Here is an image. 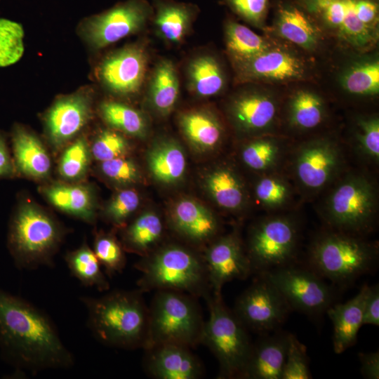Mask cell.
Segmentation results:
<instances>
[{
  "instance_id": "ba28073f",
  "label": "cell",
  "mask_w": 379,
  "mask_h": 379,
  "mask_svg": "<svg viewBox=\"0 0 379 379\" xmlns=\"http://www.w3.org/2000/svg\"><path fill=\"white\" fill-rule=\"evenodd\" d=\"M205 299L209 317L204 322L201 343L218 359L219 378H241L253 345L246 328L224 304L222 295L211 293Z\"/></svg>"
},
{
  "instance_id": "484cf974",
  "label": "cell",
  "mask_w": 379,
  "mask_h": 379,
  "mask_svg": "<svg viewBox=\"0 0 379 379\" xmlns=\"http://www.w3.org/2000/svg\"><path fill=\"white\" fill-rule=\"evenodd\" d=\"M368 286L364 285L349 301L329 307L326 312L333 325V343L335 353L340 354L352 346L363 326V312Z\"/></svg>"
},
{
  "instance_id": "f6af8a7d",
  "label": "cell",
  "mask_w": 379,
  "mask_h": 379,
  "mask_svg": "<svg viewBox=\"0 0 379 379\" xmlns=\"http://www.w3.org/2000/svg\"><path fill=\"white\" fill-rule=\"evenodd\" d=\"M255 196L260 203L270 208L284 205L289 199L290 189L287 183L276 176L262 178L256 183Z\"/></svg>"
},
{
  "instance_id": "e575fe53",
  "label": "cell",
  "mask_w": 379,
  "mask_h": 379,
  "mask_svg": "<svg viewBox=\"0 0 379 379\" xmlns=\"http://www.w3.org/2000/svg\"><path fill=\"white\" fill-rule=\"evenodd\" d=\"M65 260L71 274L82 285L94 287L100 291L109 289V283L98 259L86 242L76 250L68 252Z\"/></svg>"
},
{
  "instance_id": "8992f818",
  "label": "cell",
  "mask_w": 379,
  "mask_h": 379,
  "mask_svg": "<svg viewBox=\"0 0 379 379\" xmlns=\"http://www.w3.org/2000/svg\"><path fill=\"white\" fill-rule=\"evenodd\" d=\"M195 297L182 292L156 291L149 310L144 350L162 344L190 349L201 344L204 321Z\"/></svg>"
},
{
  "instance_id": "836d02e7",
  "label": "cell",
  "mask_w": 379,
  "mask_h": 379,
  "mask_svg": "<svg viewBox=\"0 0 379 379\" xmlns=\"http://www.w3.org/2000/svg\"><path fill=\"white\" fill-rule=\"evenodd\" d=\"M342 88L357 96H372L379 93V60L376 57L357 60L345 67L340 77Z\"/></svg>"
},
{
  "instance_id": "8d00e7d4",
  "label": "cell",
  "mask_w": 379,
  "mask_h": 379,
  "mask_svg": "<svg viewBox=\"0 0 379 379\" xmlns=\"http://www.w3.org/2000/svg\"><path fill=\"white\" fill-rule=\"evenodd\" d=\"M99 111L105 122L113 128L133 137L146 135L147 123L138 109L120 102L107 100L100 103Z\"/></svg>"
},
{
  "instance_id": "ffe728a7",
  "label": "cell",
  "mask_w": 379,
  "mask_h": 379,
  "mask_svg": "<svg viewBox=\"0 0 379 379\" xmlns=\"http://www.w3.org/2000/svg\"><path fill=\"white\" fill-rule=\"evenodd\" d=\"M273 29L281 39L307 51H316L324 39L322 28L295 1H284L278 4Z\"/></svg>"
},
{
  "instance_id": "d6986e66",
  "label": "cell",
  "mask_w": 379,
  "mask_h": 379,
  "mask_svg": "<svg viewBox=\"0 0 379 379\" xmlns=\"http://www.w3.org/2000/svg\"><path fill=\"white\" fill-rule=\"evenodd\" d=\"M278 102L269 91L252 88L235 95L227 107L228 116L235 128L252 134L269 129L274 123Z\"/></svg>"
},
{
  "instance_id": "6da1fadb",
  "label": "cell",
  "mask_w": 379,
  "mask_h": 379,
  "mask_svg": "<svg viewBox=\"0 0 379 379\" xmlns=\"http://www.w3.org/2000/svg\"><path fill=\"white\" fill-rule=\"evenodd\" d=\"M0 353L18 372L34 375L74 364L48 315L27 300L0 288Z\"/></svg>"
},
{
  "instance_id": "7bdbcfd3",
  "label": "cell",
  "mask_w": 379,
  "mask_h": 379,
  "mask_svg": "<svg viewBox=\"0 0 379 379\" xmlns=\"http://www.w3.org/2000/svg\"><path fill=\"white\" fill-rule=\"evenodd\" d=\"M129 149L124 135L112 130H104L94 139L90 147L91 154L100 161L121 157Z\"/></svg>"
},
{
  "instance_id": "2e32d148",
  "label": "cell",
  "mask_w": 379,
  "mask_h": 379,
  "mask_svg": "<svg viewBox=\"0 0 379 379\" xmlns=\"http://www.w3.org/2000/svg\"><path fill=\"white\" fill-rule=\"evenodd\" d=\"M340 162V151L335 142L327 138L312 140L298 149L294 159L295 174L305 189L316 192L331 181Z\"/></svg>"
},
{
  "instance_id": "f35d334b",
  "label": "cell",
  "mask_w": 379,
  "mask_h": 379,
  "mask_svg": "<svg viewBox=\"0 0 379 379\" xmlns=\"http://www.w3.org/2000/svg\"><path fill=\"white\" fill-rule=\"evenodd\" d=\"M281 154V146L271 137H262L247 143L241 152L244 163L255 171H265L272 168Z\"/></svg>"
},
{
  "instance_id": "44dd1931",
  "label": "cell",
  "mask_w": 379,
  "mask_h": 379,
  "mask_svg": "<svg viewBox=\"0 0 379 379\" xmlns=\"http://www.w3.org/2000/svg\"><path fill=\"white\" fill-rule=\"evenodd\" d=\"M146 371L157 379H197L204 370L191 349L175 344H162L145 350Z\"/></svg>"
},
{
  "instance_id": "f1b7e54d",
  "label": "cell",
  "mask_w": 379,
  "mask_h": 379,
  "mask_svg": "<svg viewBox=\"0 0 379 379\" xmlns=\"http://www.w3.org/2000/svg\"><path fill=\"white\" fill-rule=\"evenodd\" d=\"M147 161L152 176L162 183L178 182L185 173V152L172 139L164 138L153 144L147 152Z\"/></svg>"
},
{
  "instance_id": "f546056e",
  "label": "cell",
  "mask_w": 379,
  "mask_h": 379,
  "mask_svg": "<svg viewBox=\"0 0 379 379\" xmlns=\"http://www.w3.org/2000/svg\"><path fill=\"white\" fill-rule=\"evenodd\" d=\"M179 126L187 140L199 151L211 150L220 142L223 129L218 118L206 109H193L182 113Z\"/></svg>"
},
{
  "instance_id": "ee69618b",
  "label": "cell",
  "mask_w": 379,
  "mask_h": 379,
  "mask_svg": "<svg viewBox=\"0 0 379 379\" xmlns=\"http://www.w3.org/2000/svg\"><path fill=\"white\" fill-rule=\"evenodd\" d=\"M311 378L305 347L292 334H288V347L282 379Z\"/></svg>"
},
{
  "instance_id": "30bf717a",
  "label": "cell",
  "mask_w": 379,
  "mask_h": 379,
  "mask_svg": "<svg viewBox=\"0 0 379 379\" xmlns=\"http://www.w3.org/2000/svg\"><path fill=\"white\" fill-rule=\"evenodd\" d=\"M153 7L147 0H126L84 19L82 38L93 49H102L142 30L152 20Z\"/></svg>"
},
{
  "instance_id": "d4e9b609",
  "label": "cell",
  "mask_w": 379,
  "mask_h": 379,
  "mask_svg": "<svg viewBox=\"0 0 379 379\" xmlns=\"http://www.w3.org/2000/svg\"><path fill=\"white\" fill-rule=\"evenodd\" d=\"M11 139L16 170L28 178L44 179L51 172V159L40 140L25 126L13 125Z\"/></svg>"
},
{
  "instance_id": "f5cc1de1",
  "label": "cell",
  "mask_w": 379,
  "mask_h": 379,
  "mask_svg": "<svg viewBox=\"0 0 379 379\" xmlns=\"http://www.w3.org/2000/svg\"><path fill=\"white\" fill-rule=\"evenodd\" d=\"M363 376L368 379L379 378V352L359 353Z\"/></svg>"
},
{
  "instance_id": "ac0fdd59",
  "label": "cell",
  "mask_w": 379,
  "mask_h": 379,
  "mask_svg": "<svg viewBox=\"0 0 379 379\" xmlns=\"http://www.w3.org/2000/svg\"><path fill=\"white\" fill-rule=\"evenodd\" d=\"M92 93L87 88L58 98L45 116L52 145L62 147L84 127L92 114Z\"/></svg>"
},
{
  "instance_id": "52a82bcc",
  "label": "cell",
  "mask_w": 379,
  "mask_h": 379,
  "mask_svg": "<svg viewBox=\"0 0 379 379\" xmlns=\"http://www.w3.org/2000/svg\"><path fill=\"white\" fill-rule=\"evenodd\" d=\"M375 246L343 232H325L313 241L310 262L314 272L339 284L366 273L376 261Z\"/></svg>"
},
{
  "instance_id": "c3c4849f",
  "label": "cell",
  "mask_w": 379,
  "mask_h": 379,
  "mask_svg": "<svg viewBox=\"0 0 379 379\" xmlns=\"http://www.w3.org/2000/svg\"><path fill=\"white\" fill-rule=\"evenodd\" d=\"M140 197L133 190L119 192L109 201L105 211L106 218L117 225H122L138 208Z\"/></svg>"
},
{
  "instance_id": "e0dca14e",
  "label": "cell",
  "mask_w": 379,
  "mask_h": 379,
  "mask_svg": "<svg viewBox=\"0 0 379 379\" xmlns=\"http://www.w3.org/2000/svg\"><path fill=\"white\" fill-rule=\"evenodd\" d=\"M212 294L222 295L225 284L244 279L253 271L237 234L218 238L206 249L203 256Z\"/></svg>"
},
{
  "instance_id": "3957f363",
  "label": "cell",
  "mask_w": 379,
  "mask_h": 379,
  "mask_svg": "<svg viewBox=\"0 0 379 379\" xmlns=\"http://www.w3.org/2000/svg\"><path fill=\"white\" fill-rule=\"evenodd\" d=\"M66 230L51 214L30 201L15 208L7 234V247L18 269L53 267V258Z\"/></svg>"
},
{
  "instance_id": "4fadbf2b",
  "label": "cell",
  "mask_w": 379,
  "mask_h": 379,
  "mask_svg": "<svg viewBox=\"0 0 379 379\" xmlns=\"http://www.w3.org/2000/svg\"><path fill=\"white\" fill-rule=\"evenodd\" d=\"M149 54L144 44L126 45L107 54L99 63L96 74L100 83L111 93L131 96L142 87Z\"/></svg>"
},
{
  "instance_id": "5bb4252c",
  "label": "cell",
  "mask_w": 379,
  "mask_h": 379,
  "mask_svg": "<svg viewBox=\"0 0 379 379\" xmlns=\"http://www.w3.org/2000/svg\"><path fill=\"white\" fill-rule=\"evenodd\" d=\"M290 310L277 288L262 275L238 298L233 312L246 328L267 332L280 326Z\"/></svg>"
},
{
  "instance_id": "d6a6232c",
  "label": "cell",
  "mask_w": 379,
  "mask_h": 379,
  "mask_svg": "<svg viewBox=\"0 0 379 379\" xmlns=\"http://www.w3.org/2000/svg\"><path fill=\"white\" fill-rule=\"evenodd\" d=\"M205 185L213 201L222 208L237 211L245 202L244 185L238 175L228 167L211 171L205 178Z\"/></svg>"
},
{
  "instance_id": "b9f144b4",
  "label": "cell",
  "mask_w": 379,
  "mask_h": 379,
  "mask_svg": "<svg viewBox=\"0 0 379 379\" xmlns=\"http://www.w3.org/2000/svg\"><path fill=\"white\" fill-rule=\"evenodd\" d=\"M93 251L106 274L111 277L121 273L126 265L122 248L112 234L98 233L94 241Z\"/></svg>"
},
{
  "instance_id": "603a6c76",
  "label": "cell",
  "mask_w": 379,
  "mask_h": 379,
  "mask_svg": "<svg viewBox=\"0 0 379 379\" xmlns=\"http://www.w3.org/2000/svg\"><path fill=\"white\" fill-rule=\"evenodd\" d=\"M288 338V333H277L252 345L241 378L282 379Z\"/></svg>"
},
{
  "instance_id": "bcb514c9",
  "label": "cell",
  "mask_w": 379,
  "mask_h": 379,
  "mask_svg": "<svg viewBox=\"0 0 379 379\" xmlns=\"http://www.w3.org/2000/svg\"><path fill=\"white\" fill-rule=\"evenodd\" d=\"M356 139L361 152L376 162L379 159V119L376 116L361 117L357 121Z\"/></svg>"
},
{
  "instance_id": "f907efd6",
  "label": "cell",
  "mask_w": 379,
  "mask_h": 379,
  "mask_svg": "<svg viewBox=\"0 0 379 379\" xmlns=\"http://www.w3.org/2000/svg\"><path fill=\"white\" fill-rule=\"evenodd\" d=\"M364 324L379 325V288L378 285L368 287L364 305L363 325Z\"/></svg>"
},
{
  "instance_id": "4316f807",
  "label": "cell",
  "mask_w": 379,
  "mask_h": 379,
  "mask_svg": "<svg viewBox=\"0 0 379 379\" xmlns=\"http://www.w3.org/2000/svg\"><path fill=\"white\" fill-rule=\"evenodd\" d=\"M180 95V81L173 62L161 59L154 66L148 82L147 99L150 107L161 116L168 115Z\"/></svg>"
},
{
  "instance_id": "ab89813d",
  "label": "cell",
  "mask_w": 379,
  "mask_h": 379,
  "mask_svg": "<svg viewBox=\"0 0 379 379\" xmlns=\"http://www.w3.org/2000/svg\"><path fill=\"white\" fill-rule=\"evenodd\" d=\"M25 32L15 21L0 18V67L18 62L23 55Z\"/></svg>"
},
{
  "instance_id": "7dc6e473",
  "label": "cell",
  "mask_w": 379,
  "mask_h": 379,
  "mask_svg": "<svg viewBox=\"0 0 379 379\" xmlns=\"http://www.w3.org/2000/svg\"><path fill=\"white\" fill-rule=\"evenodd\" d=\"M224 2L247 23L258 28L265 27L270 0H224Z\"/></svg>"
},
{
  "instance_id": "d590c367",
  "label": "cell",
  "mask_w": 379,
  "mask_h": 379,
  "mask_svg": "<svg viewBox=\"0 0 379 379\" xmlns=\"http://www.w3.org/2000/svg\"><path fill=\"white\" fill-rule=\"evenodd\" d=\"M325 115L322 98L309 90L297 91L288 102V119L291 126L300 130H309L319 126Z\"/></svg>"
},
{
  "instance_id": "60d3db41",
  "label": "cell",
  "mask_w": 379,
  "mask_h": 379,
  "mask_svg": "<svg viewBox=\"0 0 379 379\" xmlns=\"http://www.w3.org/2000/svg\"><path fill=\"white\" fill-rule=\"evenodd\" d=\"M91 149L86 139L78 138L69 145L60 159L58 171L65 180L74 181L81 178L90 164Z\"/></svg>"
},
{
  "instance_id": "9c48e42d",
  "label": "cell",
  "mask_w": 379,
  "mask_h": 379,
  "mask_svg": "<svg viewBox=\"0 0 379 379\" xmlns=\"http://www.w3.org/2000/svg\"><path fill=\"white\" fill-rule=\"evenodd\" d=\"M375 212V189L371 180L362 175L345 178L333 189L326 201L328 222L343 232L368 230Z\"/></svg>"
},
{
  "instance_id": "681fc988",
  "label": "cell",
  "mask_w": 379,
  "mask_h": 379,
  "mask_svg": "<svg viewBox=\"0 0 379 379\" xmlns=\"http://www.w3.org/2000/svg\"><path fill=\"white\" fill-rule=\"evenodd\" d=\"M100 170L107 178L120 185L135 183L140 179V171L136 164L122 157L102 161Z\"/></svg>"
},
{
  "instance_id": "8fae6325",
  "label": "cell",
  "mask_w": 379,
  "mask_h": 379,
  "mask_svg": "<svg viewBox=\"0 0 379 379\" xmlns=\"http://www.w3.org/2000/svg\"><path fill=\"white\" fill-rule=\"evenodd\" d=\"M295 222L288 217L265 218L251 229L248 256L253 271H267L288 265L293 258L298 237Z\"/></svg>"
},
{
  "instance_id": "74e56055",
  "label": "cell",
  "mask_w": 379,
  "mask_h": 379,
  "mask_svg": "<svg viewBox=\"0 0 379 379\" xmlns=\"http://www.w3.org/2000/svg\"><path fill=\"white\" fill-rule=\"evenodd\" d=\"M163 231L160 217L153 212H146L139 215L125 230L124 241L130 251L146 255L160 240Z\"/></svg>"
},
{
  "instance_id": "7c38bea8",
  "label": "cell",
  "mask_w": 379,
  "mask_h": 379,
  "mask_svg": "<svg viewBox=\"0 0 379 379\" xmlns=\"http://www.w3.org/2000/svg\"><path fill=\"white\" fill-rule=\"evenodd\" d=\"M261 274L277 288L291 309L317 314L331 306L333 293L315 272L286 265Z\"/></svg>"
},
{
  "instance_id": "4dcf8cb0",
  "label": "cell",
  "mask_w": 379,
  "mask_h": 379,
  "mask_svg": "<svg viewBox=\"0 0 379 379\" xmlns=\"http://www.w3.org/2000/svg\"><path fill=\"white\" fill-rule=\"evenodd\" d=\"M188 88L199 97L207 98L221 93L226 85V75L219 60L211 54L193 58L187 67Z\"/></svg>"
},
{
  "instance_id": "7a4b0ae2",
  "label": "cell",
  "mask_w": 379,
  "mask_h": 379,
  "mask_svg": "<svg viewBox=\"0 0 379 379\" xmlns=\"http://www.w3.org/2000/svg\"><path fill=\"white\" fill-rule=\"evenodd\" d=\"M138 290H114L101 297L81 296L87 327L105 345L125 350L143 348L148 328V307Z\"/></svg>"
},
{
  "instance_id": "1f68e13d",
  "label": "cell",
  "mask_w": 379,
  "mask_h": 379,
  "mask_svg": "<svg viewBox=\"0 0 379 379\" xmlns=\"http://www.w3.org/2000/svg\"><path fill=\"white\" fill-rule=\"evenodd\" d=\"M224 36L226 52L234 68L254 58L272 44L232 19L225 21Z\"/></svg>"
},
{
  "instance_id": "277c9868",
  "label": "cell",
  "mask_w": 379,
  "mask_h": 379,
  "mask_svg": "<svg viewBox=\"0 0 379 379\" xmlns=\"http://www.w3.org/2000/svg\"><path fill=\"white\" fill-rule=\"evenodd\" d=\"M135 268L141 274L137 285L142 293L171 290L204 298L212 293L203 257L180 245L156 249Z\"/></svg>"
},
{
  "instance_id": "816d5d0a",
  "label": "cell",
  "mask_w": 379,
  "mask_h": 379,
  "mask_svg": "<svg viewBox=\"0 0 379 379\" xmlns=\"http://www.w3.org/2000/svg\"><path fill=\"white\" fill-rule=\"evenodd\" d=\"M13 157L10 154L6 136L0 131V178H11L16 175Z\"/></svg>"
},
{
  "instance_id": "7402d4cb",
  "label": "cell",
  "mask_w": 379,
  "mask_h": 379,
  "mask_svg": "<svg viewBox=\"0 0 379 379\" xmlns=\"http://www.w3.org/2000/svg\"><path fill=\"white\" fill-rule=\"evenodd\" d=\"M152 6L151 20L158 37L171 45L183 42L199 13V7L175 0H152Z\"/></svg>"
},
{
  "instance_id": "cb8c5ba5",
  "label": "cell",
  "mask_w": 379,
  "mask_h": 379,
  "mask_svg": "<svg viewBox=\"0 0 379 379\" xmlns=\"http://www.w3.org/2000/svg\"><path fill=\"white\" fill-rule=\"evenodd\" d=\"M171 225L180 236L195 244L213 239L218 230L213 213L192 199H182L175 204L171 215Z\"/></svg>"
},
{
  "instance_id": "5b68a950",
  "label": "cell",
  "mask_w": 379,
  "mask_h": 379,
  "mask_svg": "<svg viewBox=\"0 0 379 379\" xmlns=\"http://www.w3.org/2000/svg\"><path fill=\"white\" fill-rule=\"evenodd\" d=\"M323 31L343 46L359 51L374 46L378 39V0H295Z\"/></svg>"
},
{
  "instance_id": "83f0119b",
  "label": "cell",
  "mask_w": 379,
  "mask_h": 379,
  "mask_svg": "<svg viewBox=\"0 0 379 379\" xmlns=\"http://www.w3.org/2000/svg\"><path fill=\"white\" fill-rule=\"evenodd\" d=\"M41 191L58 209L88 222L94 220L95 200L89 187L55 183L42 187Z\"/></svg>"
},
{
  "instance_id": "9a60e30c",
  "label": "cell",
  "mask_w": 379,
  "mask_h": 379,
  "mask_svg": "<svg viewBox=\"0 0 379 379\" xmlns=\"http://www.w3.org/2000/svg\"><path fill=\"white\" fill-rule=\"evenodd\" d=\"M234 70L239 83H282L307 76V67L300 56L274 43Z\"/></svg>"
}]
</instances>
